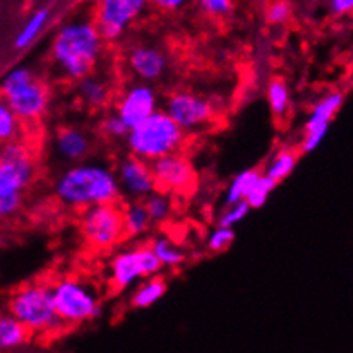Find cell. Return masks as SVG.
<instances>
[{
  "instance_id": "1",
  "label": "cell",
  "mask_w": 353,
  "mask_h": 353,
  "mask_svg": "<svg viewBox=\"0 0 353 353\" xmlns=\"http://www.w3.org/2000/svg\"><path fill=\"white\" fill-rule=\"evenodd\" d=\"M103 37L94 21L76 19L63 24L50 47V60L69 81L91 76L103 54Z\"/></svg>"
},
{
  "instance_id": "2",
  "label": "cell",
  "mask_w": 353,
  "mask_h": 353,
  "mask_svg": "<svg viewBox=\"0 0 353 353\" xmlns=\"http://www.w3.org/2000/svg\"><path fill=\"white\" fill-rule=\"evenodd\" d=\"M54 192L63 206L86 210L97 204L115 203L120 185L117 172L100 163H74L57 176Z\"/></svg>"
},
{
  "instance_id": "3",
  "label": "cell",
  "mask_w": 353,
  "mask_h": 353,
  "mask_svg": "<svg viewBox=\"0 0 353 353\" xmlns=\"http://www.w3.org/2000/svg\"><path fill=\"white\" fill-rule=\"evenodd\" d=\"M183 141L185 130L180 129L179 123L167 112L157 110L151 117L130 129L125 143L130 154L151 163L161 157L179 153Z\"/></svg>"
},
{
  "instance_id": "4",
  "label": "cell",
  "mask_w": 353,
  "mask_h": 353,
  "mask_svg": "<svg viewBox=\"0 0 353 353\" xmlns=\"http://www.w3.org/2000/svg\"><path fill=\"white\" fill-rule=\"evenodd\" d=\"M33 153L23 141H7L0 157V214L12 216L21 210L23 192L34 176Z\"/></svg>"
},
{
  "instance_id": "5",
  "label": "cell",
  "mask_w": 353,
  "mask_h": 353,
  "mask_svg": "<svg viewBox=\"0 0 353 353\" xmlns=\"http://www.w3.org/2000/svg\"><path fill=\"white\" fill-rule=\"evenodd\" d=\"M7 310L19 319L31 333H54L65 327L54 300V288L47 285H28L9 296Z\"/></svg>"
},
{
  "instance_id": "6",
  "label": "cell",
  "mask_w": 353,
  "mask_h": 353,
  "mask_svg": "<svg viewBox=\"0 0 353 353\" xmlns=\"http://www.w3.org/2000/svg\"><path fill=\"white\" fill-rule=\"evenodd\" d=\"M3 101L23 122H34L47 112L48 88L28 67L9 70L2 83Z\"/></svg>"
},
{
  "instance_id": "7",
  "label": "cell",
  "mask_w": 353,
  "mask_h": 353,
  "mask_svg": "<svg viewBox=\"0 0 353 353\" xmlns=\"http://www.w3.org/2000/svg\"><path fill=\"white\" fill-rule=\"evenodd\" d=\"M79 230L83 239L94 249H112L127 235L123 210L115 203L86 208L81 214Z\"/></svg>"
},
{
  "instance_id": "8",
  "label": "cell",
  "mask_w": 353,
  "mask_h": 353,
  "mask_svg": "<svg viewBox=\"0 0 353 353\" xmlns=\"http://www.w3.org/2000/svg\"><path fill=\"white\" fill-rule=\"evenodd\" d=\"M52 288L57 312L65 324H81L100 317V300L86 283L74 278H63Z\"/></svg>"
},
{
  "instance_id": "9",
  "label": "cell",
  "mask_w": 353,
  "mask_h": 353,
  "mask_svg": "<svg viewBox=\"0 0 353 353\" xmlns=\"http://www.w3.org/2000/svg\"><path fill=\"white\" fill-rule=\"evenodd\" d=\"M161 263L151 245L130 247L115 254L108 266V278L112 287L117 290L134 287L137 281L146 280L160 273Z\"/></svg>"
},
{
  "instance_id": "10",
  "label": "cell",
  "mask_w": 353,
  "mask_h": 353,
  "mask_svg": "<svg viewBox=\"0 0 353 353\" xmlns=\"http://www.w3.org/2000/svg\"><path fill=\"white\" fill-rule=\"evenodd\" d=\"M150 0H100L97 23L105 41H117L143 16Z\"/></svg>"
},
{
  "instance_id": "11",
  "label": "cell",
  "mask_w": 353,
  "mask_h": 353,
  "mask_svg": "<svg viewBox=\"0 0 353 353\" xmlns=\"http://www.w3.org/2000/svg\"><path fill=\"white\" fill-rule=\"evenodd\" d=\"M163 110L170 115L185 132L197 130L211 122L214 110L210 101L187 91H176L165 101Z\"/></svg>"
},
{
  "instance_id": "12",
  "label": "cell",
  "mask_w": 353,
  "mask_h": 353,
  "mask_svg": "<svg viewBox=\"0 0 353 353\" xmlns=\"http://www.w3.org/2000/svg\"><path fill=\"white\" fill-rule=\"evenodd\" d=\"M117 179L120 192L130 201H143L144 197H148L153 190L158 189L151 163L134 157V154L120 160Z\"/></svg>"
},
{
  "instance_id": "13",
  "label": "cell",
  "mask_w": 353,
  "mask_h": 353,
  "mask_svg": "<svg viewBox=\"0 0 353 353\" xmlns=\"http://www.w3.org/2000/svg\"><path fill=\"white\" fill-rule=\"evenodd\" d=\"M158 110V94L148 83H137L127 88L117 103V114L134 129Z\"/></svg>"
},
{
  "instance_id": "14",
  "label": "cell",
  "mask_w": 353,
  "mask_h": 353,
  "mask_svg": "<svg viewBox=\"0 0 353 353\" xmlns=\"http://www.w3.org/2000/svg\"><path fill=\"white\" fill-rule=\"evenodd\" d=\"M341 103H343V94L331 93L314 105L305 122V136L302 139L303 153H312L314 150L319 148L330 130L331 120L340 110Z\"/></svg>"
},
{
  "instance_id": "15",
  "label": "cell",
  "mask_w": 353,
  "mask_h": 353,
  "mask_svg": "<svg viewBox=\"0 0 353 353\" xmlns=\"http://www.w3.org/2000/svg\"><path fill=\"white\" fill-rule=\"evenodd\" d=\"M157 187L170 192H183L194 183V168L183 154L172 153L151 161Z\"/></svg>"
},
{
  "instance_id": "16",
  "label": "cell",
  "mask_w": 353,
  "mask_h": 353,
  "mask_svg": "<svg viewBox=\"0 0 353 353\" xmlns=\"http://www.w3.org/2000/svg\"><path fill=\"white\" fill-rule=\"evenodd\" d=\"M130 74L143 83H154L168 69V57L161 48L154 45H136L125 57Z\"/></svg>"
},
{
  "instance_id": "17",
  "label": "cell",
  "mask_w": 353,
  "mask_h": 353,
  "mask_svg": "<svg viewBox=\"0 0 353 353\" xmlns=\"http://www.w3.org/2000/svg\"><path fill=\"white\" fill-rule=\"evenodd\" d=\"M91 139L79 127H62L54 137V153L60 161L81 163L90 154Z\"/></svg>"
},
{
  "instance_id": "18",
  "label": "cell",
  "mask_w": 353,
  "mask_h": 353,
  "mask_svg": "<svg viewBox=\"0 0 353 353\" xmlns=\"http://www.w3.org/2000/svg\"><path fill=\"white\" fill-rule=\"evenodd\" d=\"M77 97L88 108H103L110 98V88L107 81L94 76H86L77 81Z\"/></svg>"
},
{
  "instance_id": "19",
  "label": "cell",
  "mask_w": 353,
  "mask_h": 353,
  "mask_svg": "<svg viewBox=\"0 0 353 353\" xmlns=\"http://www.w3.org/2000/svg\"><path fill=\"white\" fill-rule=\"evenodd\" d=\"M31 331L16 319L14 316H3L0 319V348L2 350H16L28 341Z\"/></svg>"
},
{
  "instance_id": "20",
  "label": "cell",
  "mask_w": 353,
  "mask_h": 353,
  "mask_svg": "<svg viewBox=\"0 0 353 353\" xmlns=\"http://www.w3.org/2000/svg\"><path fill=\"white\" fill-rule=\"evenodd\" d=\"M167 292V283H165L163 278L160 276H150L139 285V287L134 290L132 296H130V305L136 307V309H146L151 307L154 302L161 299Z\"/></svg>"
},
{
  "instance_id": "21",
  "label": "cell",
  "mask_w": 353,
  "mask_h": 353,
  "mask_svg": "<svg viewBox=\"0 0 353 353\" xmlns=\"http://www.w3.org/2000/svg\"><path fill=\"white\" fill-rule=\"evenodd\" d=\"M123 223L125 234L129 236H139L146 234L151 227V218L143 201H130L123 210Z\"/></svg>"
},
{
  "instance_id": "22",
  "label": "cell",
  "mask_w": 353,
  "mask_h": 353,
  "mask_svg": "<svg viewBox=\"0 0 353 353\" xmlns=\"http://www.w3.org/2000/svg\"><path fill=\"white\" fill-rule=\"evenodd\" d=\"M261 172L259 170H243L235 176L234 180L228 185L227 194H225V204L230 206V204L239 203V201L247 199V196L250 194V190L256 187L257 180H259Z\"/></svg>"
},
{
  "instance_id": "23",
  "label": "cell",
  "mask_w": 353,
  "mask_h": 353,
  "mask_svg": "<svg viewBox=\"0 0 353 353\" xmlns=\"http://www.w3.org/2000/svg\"><path fill=\"white\" fill-rule=\"evenodd\" d=\"M296 163H299V157H296L295 151L285 148V150L278 151V153L268 161L264 174L270 175L271 179H274L276 182H280V180L287 179V176L294 172Z\"/></svg>"
},
{
  "instance_id": "24",
  "label": "cell",
  "mask_w": 353,
  "mask_h": 353,
  "mask_svg": "<svg viewBox=\"0 0 353 353\" xmlns=\"http://www.w3.org/2000/svg\"><path fill=\"white\" fill-rule=\"evenodd\" d=\"M151 249L154 250L163 268H176L185 259L183 250L176 245L174 240L167 239V236H157L151 243Z\"/></svg>"
},
{
  "instance_id": "25",
  "label": "cell",
  "mask_w": 353,
  "mask_h": 353,
  "mask_svg": "<svg viewBox=\"0 0 353 353\" xmlns=\"http://www.w3.org/2000/svg\"><path fill=\"white\" fill-rule=\"evenodd\" d=\"M153 225H161L168 220L172 213V199L167 196V190H153L143 199Z\"/></svg>"
},
{
  "instance_id": "26",
  "label": "cell",
  "mask_w": 353,
  "mask_h": 353,
  "mask_svg": "<svg viewBox=\"0 0 353 353\" xmlns=\"http://www.w3.org/2000/svg\"><path fill=\"white\" fill-rule=\"evenodd\" d=\"M47 19H48V10L47 9L37 10V12H34L33 16L30 17V21L24 24V28L19 31V34L16 37L14 47H16V48H26L28 45H30L31 41H33L34 38L40 34V31L43 30L45 23H47Z\"/></svg>"
},
{
  "instance_id": "27",
  "label": "cell",
  "mask_w": 353,
  "mask_h": 353,
  "mask_svg": "<svg viewBox=\"0 0 353 353\" xmlns=\"http://www.w3.org/2000/svg\"><path fill=\"white\" fill-rule=\"evenodd\" d=\"M268 103L276 117H283L290 107V93L283 81L274 79L268 86Z\"/></svg>"
},
{
  "instance_id": "28",
  "label": "cell",
  "mask_w": 353,
  "mask_h": 353,
  "mask_svg": "<svg viewBox=\"0 0 353 353\" xmlns=\"http://www.w3.org/2000/svg\"><path fill=\"white\" fill-rule=\"evenodd\" d=\"M276 180L271 179L270 175L266 174H261L259 180H257L256 187H254L252 190H250V194L247 196V203L250 204V208L252 210H257V208H263L264 203L268 201V197H270V194L273 192V189L276 187Z\"/></svg>"
},
{
  "instance_id": "29",
  "label": "cell",
  "mask_w": 353,
  "mask_h": 353,
  "mask_svg": "<svg viewBox=\"0 0 353 353\" xmlns=\"http://www.w3.org/2000/svg\"><path fill=\"white\" fill-rule=\"evenodd\" d=\"M19 132V117L9 108V105L3 103L0 107V139L3 143L16 139Z\"/></svg>"
},
{
  "instance_id": "30",
  "label": "cell",
  "mask_w": 353,
  "mask_h": 353,
  "mask_svg": "<svg viewBox=\"0 0 353 353\" xmlns=\"http://www.w3.org/2000/svg\"><path fill=\"white\" fill-rule=\"evenodd\" d=\"M100 129L105 136L112 137V139H127V136H129L130 132L125 120L120 117L117 112H115V114L107 115V117L101 120Z\"/></svg>"
},
{
  "instance_id": "31",
  "label": "cell",
  "mask_w": 353,
  "mask_h": 353,
  "mask_svg": "<svg viewBox=\"0 0 353 353\" xmlns=\"http://www.w3.org/2000/svg\"><path fill=\"white\" fill-rule=\"evenodd\" d=\"M250 210H252V208H250V204L247 203L245 199L239 201V203H235V204H230V206L225 208V211L221 213V216L218 218V225H221V227L234 228L236 223H240V221H242L243 218L249 214Z\"/></svg>"
},
{
  "instance_id": "32",
  "label": "cell",
  "mask_w": 353,
  "mask_h": 353,
  "mask_svg": "<svg viewBox=\"0 0 353 353\" xmlns=\"http://www.w3.org/2000/svg\"><path fill=\"white\" fill-rule=\"evenodd\" d=\"M235 239V232L232 227H221L218 225V228H214L208 236V249L211 252H223L228 247L232 245Z\"/></svg>"
},
{
  "instance_id": "33",
  "label": "cell",
  "mask_w": 353,
  "mask_h": 353,
  "mask_svg": "<svg viewBox=\"0 0 353 353\" xmlns=\"http://www.w3.org/2000/svg\"><path fill=\"white\" fill-rule=\"evenodd\" d=\"M201 9L214 17L227 16L232 10V0H197Z\"/></svg>"
},
{
  "instance_id": "34",
  "label": "cell",
  "mask_w": 353,
  "mask_h": 353,
  "mask_svg": "<svg viewBox=\"0 0 353 353\" xmlns=\"http://www.w3.org/2000/svg\"><path fill=\"white\" fill-rule=\"evenodd\" d=\"M268 21L273 24H283L290 17V6L283 0H276L268 7Z\"/></svg>"
},
{
  "instance_id": "35",
  "label": "cell",
  "mask_w": 353,
  "mask_h": 353,
  "mask_svg": "<svg viewBox=\"0 0 353 353\" xmlns=\"http://www.w3.org/2000/svg\"><path fill=\"white\" fill-rule=\"evenodd\" d=\"M150 3L157 7V9L167 10V12H175V10H180L185 6H189L190 0H150Z\"/></svg>"
},
{
  "instance_id": "36",
  "label": "cell",
  "mask_w": 353,
  "mask_h": 353,
  "mask_svg": "<svg viewBox=\"0 0 353 353\" xmlns=\"http://www.w3.org/2000/svg\"><path fill=\"white\" fill-rule=\"evenodd\" d=\"M330 7L333 14L343 16V14L353 12V0H330Z\"/></svg>"
},
{
  "instance_id": "37",
  "label": "cell",
  "mask_w": 353,
  "mask_h": 353,
  "mask_svg": "<svg viewBox=\"0 0 353 353\" xmlns=\"http://www.w3.org/2000/svg\"><path fill=\"white\" fill-rule=\"evenodd\" d=\"M352 14H353V12H352Z\"/></svg>"
}]
</instances>
